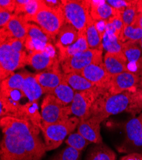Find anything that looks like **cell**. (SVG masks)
Segmentation results:
<instances>
[{
    "label": "cell",
    "mask_w": 142,
    "mask_h": 160,
    "mask_svg": "<svg viewBox=\"0 0 142 160\" xmlns=\"http://www.w3.org/2000/svg\"><path fill=\"white\" fill-rule=\"evenodd\" d=\"M139 74L140 75V76H141V79H142V69L140 71V72H139Z\"/></svg>",
    "instance_id": "47"
},
{
    "label": "cell",
    "mask_w": 142,
    "mask_h": 160,
    "mask_svg": "<svg viewBox=\"0 0 142 160\" xmlns=\"http://www.w3.org/2000/svg\"><path fill=\"white\" fill-rule=\"evenodd\" d=\"M85 33L89 49L103 51V40L97 30L94 21L91 15L89 16L87 21Z\"/></svg>",
    "instance_id": "28"
},
{
    "label": "cell",
    "mask_w": 142,
    "mask_h": 160,
    "mask_svg": "<svg viewBox=\"0 0 142 160\" xmlns=\"http://www.w3.org/2000/svg\"><path fill=\"white\" fill-rule=\"evenodd\" d=\"M28 23L22 18L14 14L5 27L0 30V35L25 42L28 35Z\"/></svg>",
    "instance_id": "18"
},
{
    "label": "cell",
    "mask_w": 142,
    "mask_h": 160,
    "mask_svg": "<svg viewBox=\"0 0 142 160\" xmlns=\"http://www.w3.org/2000/svg\"><path fill=\"white\" fill-rule=\"evenodd\" d=\"M103 63L111 76H114L119 74L130 71L128 68L126 59H124L118 55L106 52L103 58Z\"/></svg>",
    "instance_id": "23"
},
{
    "label": "cell",
    "mask_w": 142,
    "mask_h": 160,
    "mask_svg": "<svg viewBox=\"0 0 142 160\" xmlns=\"http://www.w3.org/2000/svg\"><path fill=\"white\" fill-rule=\"evenodd\" d=\"M25 78V70L17 74H11L1 82V90H19L22 92V87Z\"/></svg>",
    "instance_id": "32"
},
{
    "label": "cell",
    "mask_w": 142,
    "mask_h": 160,
    "mask_svg": "<svg viewBox=\"0 0 142 160\" xmlns=\"http://www.w3.org/2000/svg\"><path fill=\"white\" fill-rule=\"evenodd\" d=\"M43 121L48 124L57 123L70 117V105L64 104L53 94H47L41 105Z\"/></svg>",
    "instance_id": "7"
},
{
    "label": "cell",
    "mask_w": 142,
    "mask_h": 160,
    "mask_svg": "<svg viewBox=\"0 0 142 160\" xmlns=\"http://www.w3.org/2000/svg\"><path fill=\"white\" fill-rule=\"evenodd\" d=\"M60 64L54 46L50 44L45 51H35L28 54V65L37 71H44Z\"/></svg>",
    "instance_id": "11"
},
{
    "label": "cell",
    "mask_w": 142,
    "mask_h": 160,
    "mask_svg": "<svg viewBox=\"0 0 142 160\" xmlns=\"http://www.w3.org/2000/svg\"><path fill=\"white\" fill-rule=\"evenodd\" d=\"M58 64L50 69L41 71L34 74V77L46 94H50L59 86L64 79V73L59 69Z\"/></svg>",
    "instance_id": "15"
},
{
    "label": "cell",
    "mask_w": 142,
    "mask_h": 160,
    "mask_svg": "<svg viewBox=\"0 0 142 160\" xmlns=\"http://www.w3.org/2000/svg\"><path fill=\"white\" fill-rule=\"evenodd\" d=\"M75 91L68 85V83L63 79L61 84L57 86L50 94H53L59 99L64 104L69 106L71 104Z\"/></svg>",
    "instance_id": "31"
},
{
    "label": "cell",
    "mask_w": 142,
    "mask_h": 160,
    "mask_svg": "<svg viewBox=\"0 0 142 160\" xmlns=\"http://www.w3.org/2000/svg\"><path fill=\"white\" fill-rule=\"evenodd\" d=\"M141 82V78L139 74L131 71L124 72L112 76L107 93L108 95H115L126 91L135 90Z\"/></svg>",
    "instance_id": "12"
},
{
    "label": "cell",
    "mask_w": 142,
    "mask_h": 160,
    "mask_svg": "<svg viewBox=\"0 0 142 160\" xmlns=\"http://www.w3.org/2000/svg\"><path fill=\"white\" fill-rule=\"evenodd\" d=\"M52 39L35 24L28 23V35L24 46L28 54L35 51H45Z\"/></svg>",
    "instance_id": "14"
},
{
    "label": "cell",
    "mask_w": 142,
    "mask_h": 160,
    "mask_svg": "<svg viewBox=\"0 0 142 160\" xmlns=\"http://www.w3.org/2000/svg\"><path fill=\"white\" fill-rule=\"evenodd\" d=\"M105 92L97 87L75 92L73 100L70 104L72 114L78 117L80 121L89 118L93 104L101 93Z\"/></svg>",
    "instance_id": "8"
},
{
    "label": "cell",
    "mask_w": 142,
    "mask_h": 160,
    "mask_svg": "<svg viewBox=\"0 0 142 160\" xmlns=\"http://www.w3.org/2000/svg\"><path fill=\"white\" fill-rule=\"evenodd\" d=\"M140 87H141V88L142 90V79H141V84H140Z\"/></svg>",
    "instance_id": "48"
},
{
    "label": "cell",
    "mask_w": 142,
    "mask_h": 160,
    "mask_svg": "<svg viewBox=\"0 0 142 160\" xmlns=\"http://www.w3.org/2000/svg\"><path fill=\"white\" fill-rule=\"evenodd\" d=\"M81 152L70 146L56 154L50 160H80Z\"/></svg>",
    "instance_id": "36"
},
{
    "label": "cell",
    "mask_w": 142,
    "mask_h": 160,
    "mask_svg": "<svg viewBox=\"0 0 142 160\" xmlns=\"http://www.w3.org/2000/svg\"><path fill=\"white\" fill-rule=\"evenodd\" d=\"M65 143L71 148L82 151L91 143L86 140L79 132L71 133L65 140Z\"/></svg>",
    "instance_id": "34"
},
{
    "label": "cell",
    "mask_w": 142,
    "mask_h": 160,
    "mask_svg": "<svg viewBox=\"0 0 142 160\" xmlns=\"http://www.w3.org/2000/svg\"><path fill=\"white\" fill-rule=\"evenodd\" d=\"M30 22L36 23L45 34L52 40H54L65 23V19L61 7L59 9L50 8L40 0L39 8L34 15L27 20V22Z\"/></svg>",
    "instance_id": "4"
},
{
    "label": "cell",
    "mask_w": 142,
    "mask_h": 160,
    "mask_svg": "<svg viewBox=\"0 0 142 160\" xmlns=\"http://www.w3.org/2000/svg\"><path fill=\"white\" fill-rule=\"evenodd\" d=\"M0 125L3 135L18 137L25 149L37 160H41L46 152L45 144L38 137L40 129L31 122L13 117L1 118Z\"/></svg>",
    "instance_id": "1"
},
{
    "label": "cell",
    "mask_w": 142,
    "mask_h": 160,
    "mask_svg": "<svg viewBox=\"0 0 142 160\" xmlns=\"http://www.w3.org/2000/svg\"><path fill=\"white\" fill-rule=\"evenodd\" d=\"M102 53L103 51L89 49L61 62L62 71L64 74L80 73L89 65L103 63Z\"/></svg>",
    "instance_id": "9"
},
{
    "label": "cell",
    "mask_w": 142,
    "mask_h": 160,
    "mask_svg": "<svg viewBox=\"0 0 142 160\" xmlns=\"http://www.w3.org/2000/svg\"><path fill=\"white\" fill-rule=\"evenodd\" d=\"M142 38V29L138 23L135 22L126 28H124L122 42L123 43L129 41H140Z\"/></svg>",
    "instance_id": "33"
},
{
    "label": "cell",
    "mask_w": 142,
    "mask_h": 160,
    "mask_svg": "<svg viewBox=\"0 0 142 160\" xmlns=\"http://www.w3.org/2000/svg\"><path fill=\"white\" fill-rule=\"evenodd\" d=\"M14 14L12 13L5 10H0V27L2 28H4L7 25L8 22L10 21L12 16Z\"/></svg>",
    "instance_id": "40"
},
{
    "label": "cell",
    "mask_w": 142,
    "mask_h": 160,
    "mask_svg": "<svg viewBox=\"0 0 142 160\" xmlns=\"http://www.w3.org/2000/svg\"><path fill=\"white\" fill-rule=\"evenodd\" d=\"M42 2L47 7L53 9H59L62 5V0H42Z\"/></svg>",
    "instance_id": "42"
},
{
    "label": "cell",
    "mask_w": 142,
    "mask_h": 160,
    "mask_svg": "<svg viewBox=\"0 0 142 160\" xmlns=\"http://www.w3.org/2000/svg\"><path fill=\"white\" fill-rule=\"evenodd\" d=\"M16 8V1L15 0H1L0 10H5L14 14Z\"/></svg>",
    "instance_id": "39"
},
{
    "label": "cell",
    "mask_w": 142,
    "mask_h": 160,
    "mask_svg": "<svg viewBox=\"0 0 142 160\" xmlns=\"http://www.w3.org/2000/svg\"><path fill=\"white\" fill-rule=\"evenodd\" d=\"M79 122L80 119L75 116L54 124L42 121L40 129L45 139L46 151L59 148L65 138L78 126Z\"/></svg>",
    "instance_id": "3"
},
{
    "label": "cell",
    "mask_w": 142,
    "mask_h": 160,
    "mask_svg": "<svg viewBox=\"0 0 142 160\" xmlns=\"http://www.w3.org/2000/svg\"><path fill=\"white\" fill-rule=\"evenodd\" d=\"M94 22H95L97 30L98 31L100 35V37L103 40V38L104 37V35L106 32V26H107V21H94Z\"/></svg>",
    "instance_id": "41"
},
{
    "label": "cell",
    "mask_w": 142,
    "mask_h": 160,
    "mask_svg": "<svg viewBox=\"0 0 142 160\" xmlns=\"http://www.w3.org/2000/svg\"><path fill=\"white\" fill-rule=\"evenodd\" d=\"M136 22L140 26V27L142 29V12L138 13L137 18L136 19Z\"/></svg>",
    "instance_id": "44"
},
{
    "label": "cell",
    "mask_w": 142,
    "mask_h": 160,
    "mask_svg": "<svg viewBox=\"0 0 142 160\" xmlns=\"http://www.w3.org/2000/svg\"><path fill=\"white\" fill-rule=\"evenodd\" d=\"M22 92L30 102H37L42 95L45 94L43 88L36 79L34 74L25 70Z\"/></svg>",
    "instance_id": "22"
},
{
    "label": "cell",
    "mask_w": 142,
    "mask_h": 160,
    "mask_svg": "<svg viewBox=\"0 0 142 160\" xmlns=\"http://www.w3.org/2000/svg\"><path fill=\"white\" fill-rule=\"evenodd\" d=\"M140 44H141V49H142V38L140 40ZM142 69V56L138 62V73L139 74L140 71Z\"/></svg>",
    "instance_id": "46"
},
{
    "label": "cell",
    "mask_w": 142,
    "mask_h": 160,
    "mask_svg": "<svg viewBox=\"0 0 142 160\" xmlns=\"http://www.w3.org/2000/svg\"><path fill=\"white\" fill-rule=\"evenodd\" d=\"M102 42L103 49L106 50L107 52L118 55L124 59H126L123 52V43L120 41L119 38L114 35L105 33L103 38Z\"/></svg>",
    "instance_id": "29"
},
{
    "label": "cell",
    "mask_w": 142,
    "mask_h": 160,
    "mask_svg": "<svg viewBox=\"0 0 142 160\" xmlns=\"http://www.w3.org/2000/svg\"><path fill=\"white\" fill-rule=\"evenodd\" d=\"M57 48L59 50V62L89 49L85 31L79 32V39L73 44L67 47H58Z\"/></svg>",
    "instance_id": "20"
},
{
    "label": "cell",
    "mask_w": 142,
    "mask_h": 160,
    "mask_svg": "<svg viewBox=\"0 0 142 160\" xmlns=\"http://www.w3.org/2000/svg\"><path fill=\"white\" fill-rule=\"evenodd\" d=\"M123 52L127 59V63L134 65L138 73V64L142 56L140 41H129L123 43Z\"/></svg>",
    "instance_id": "25"
},
{
    "label": "cell",
    "mask_w": 142,
    "mask_h": 160,
    "mask_svg": "<svg viewBox=\"0 0 142 160\" xmlns=\"http://www.w3.org/2000/svg\"><path fill=\"white\" fill-rule=\"evenodd\" d=\"M133 1L134 0H132V1H129V0H107L106 2L112 7L122 12L127 7L130 6L133 3Z\"/></svg>",
    "instance_id": "38"
},
{
    "label": "cell",
    "mask_w": 142,
    "mask_h": 160,
    "mask_svg": "<svg viewBox=\"0 0 142 160\" xmlns=\"http://www.w3.org/2000/svg\"><path fill=\"white\" fill-rule=\"evenodd\" d=\"M79 37V32L73 26L65 22L61 28L57 37L56 46L67 47L75 43Z\"/></svg>",
    "instance_id": "24"
},
{
    "label": "cell",
    "mask_w": 142,
    "mask_h": 160,
    "mask_svg": "<svg viewBox=\"0 0 142 160\" xmlns=\"http://www.w3.org/2000/svg\"><path fill=\"white\" fill-rule=\"evenodd\" d=\"M64 79L75 92L87 90L96 87L79 73L64 74Z\"/></svg>",
    "instance_id": "30"
},
{
    "label": "cell",
    "mask_w": 142,
    "mask_h": 160,
    "mask_svg": "<svg viewBox=\"0 0 142 160\" xmlns=\"http://www.w3.org/2000/svg\"><path fill=\"white\" fill-rule=\"evenodd\" d=\"M136 2L137 0H135L130 6L127 7L123 12H121L124 28L133 24L136 21L138 14L136 8Z\"/></svg>",
    "instance_id": "35"
},
{
    "label": "cell",
    "mask_w": 142,
    "mask_h": 160,
    "mask_svg": "<svg viewBox=\"0 0 142 160\" xmlns=\"http://www.w3.org/2000/svg\"><path fill=\"white\" fill-rule=\"evenodd\" d=\"M79 74L97 88L107 92L112 76L106 69L104 63L89 65Z\"/></svg>",
    "instance_id": "13"
},
{
    "label": "cell",
    "mask_w": 142,
    "mask_h": 160,
    "mask_svg": "<svg viewBox=\"0 0 142 160\" xmlns=\"http://www.w3.org/2000/svg\"><path fill=\"white\" fill-rule=\"evenodd\" d=\"M61 9L65 19L79 30H86L87 21L90 14L91 3L89 0H62Z\"/></svg>",
    "instance_id": "6"
},
{
    "label": "cell",
    "mask_w": 142,
    "mask_h": 160,
    "mask_svg": "<svg viewBox=\"0 0 142 160\" xmlns=\"http://www.w3.org/2000/svg\"><path fill=\"white\" fill-rule=\"evenodd\" d=\"M102 122V120L96 116H91L87 120H82L77 126V132L91 143H103L101 135V123Z\"/></svg>",
    "instance_id": "17"
},
{
    "label": "cell",
    "mask_w": 142,
    "mask_h": 160,
    "mask_svg": "<svg viewBox=\"0 0 142 160\" xmlns=\"http://www.w3.org/2000/svg\"><path fill=\"white\" fill-rule=\"evenodd\" d=\"M39 0H17L14 14L22 18L27 22L28 18L34 15L40 7Z\"/></svg>",
    "instance_id": "27"
},
{
    "label": "cell",
    "mask_w": 142,
    "mask_h": 160,
    "mask_svg": "<svg viewBox=\"0 0 142 160\" xmlns=\"http://www.w3.org/2000/svg\"><path fill=\"white\" fill-rule=\"evenodd\" d=\"M117 155L103 143L95 144L89 149L85 160H116Z\"/></svg>",
    "instance_id": "26"
},
{
    "label": "cell",
    "mask_w": 142,
    "mask_h": 160,
    "mask_svg": "<svg viewBox=\"0 0 142 160\" xmlns=\"http://www.w3.org/2000/svg\"><path fill=\"white\" fill-rule=\"evenodd\" d=\"M90 14L94 21H108L119 12L109 5L106 1H90Z\"/></svg>",
    "instance_id": "21"
},
{
    "label": "cell",
    "mask_w": 142,
    "mask_h": 160,
    "mask_svg": "<svg viewBox=\"0 0 142 160\" xmlns=\"http://www.w3.org/2000/svg\"><path fill=\"white\" fill-rule=\"evenodd\" d=\"M136 8L138 13L142 12V0H137Z\"/></svg>",
    "instance_id": "45"
},
{
    "label": "cell",
    "mask_w": 142,
    "mask_h": 160,
    "mask_svg": "<svg viewBox=\"0 0 142 160\" xmlns=\"http://www.w3.org/2000/svg\"><path fill=\"white\" fill-rule=\"evenodd\" d=\"M0 76L1 82L13 74L14 71L28 65V54L25 51L13 49L7 38H0Z\"/></svg>",
    "instance_id": "5"
},
{
    "label": "cell",
    "mask_w": 142,
    "mask_h": 160,
    "mask_svg": "<svg viewBox=\"0 0 142 160\" xmlns=\"http://www.w3.org/2000/svg\"><path fill=\"white\" fill-rule=\"evenodd\" d=\"M120 160H142V154L137 152L127 154L122 157Z\"/></svg>",
    "instance_id": "43"
},
{
    "label": "cell",
    "mask_w": 142,
    "mask_h": 160,
    "mask_svg": "<svg viewBox=\"0 0 142 160\" xmlns=\"http://www.w3.org/2000/svg\"><path fill=\"white\" fill-rule=\"evenodd\" d=\"M133 152L142 154V130L136 139L122 151V153L130 154Z\"/></svg>",
    "instance_id": "37"
},
{
    "label": "cell",
    "mask_w": 142,
    "mask_h": 160,
    "mask_svg": "<svg viewBox=\"0 0 142 160\" xmlns=\"http://www.w3.org/2000/svg\"><path fill=\"white\" fill-rule=\"evenodd\" d=\"M133 92L126 91L115 95H108L107 92L101 93L93 106L91 117H98L103 121L110 115L127 112L132 103Z\"/></svg>",
    "instance_id": "2"
},
{
    "label": "cell",
    "mask_w": 142,
    "mask_h": 160,
    "mask_svg": "<svg viewBox=\"0 0 142 160\" xmlns=\"http://www.w3.org/2000/svg\"><path fill=\"white\" fill-rule=\"evenodd\" d=\"M0 117H13L30 122L25 104L8 96H0Z\"/></svg>",
    "instance_id": "16"
},
{
    "label": "cell",
    "mask_w": 142,
    "mask_h": 160,
    "mask_svg": "<svg viewBox=\"0 0 142 160\" xmlns=\"http://www.w3.org/2000/svg\"><path fill=\"white\" fill-rule=\"evenodd\" d=\"M0 160L37 159L30 155L18 137L4 135L0 145Z\"/></svg>",
    "instance_id": "10"
},
{
    "label": "cell",
    "mask_w": 142,
    "mask_h": 160,
    "mask_svg": "<svg viewBox=\"0 0 142 160\" xmlns=\"http://www.w3.org/2000/svg\"><path fill=\"white\" fill-rule=\"evenodd\" d=\"M142 130V113L136 117H133L124 126L125 138L122 143L117 149L119 152L122 151L130 145L138 136Z\"/></svg>",
    "instance_id": "19"
}]
</instances>
